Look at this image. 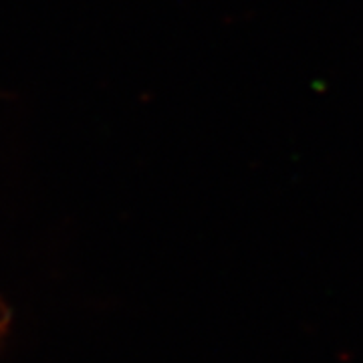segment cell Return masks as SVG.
<instances>
[{
    "label": "cell",
    "instance_id": "6da1fadb",
    "mask_svg": "<svg viewBox=\"0 0 363 363\" xmlns=\"http://www.w3.org/2000/svg\"><path fill=\"white\" fill-rule=\"evenodd\" d=\"M9 321H11V315L4 303H0V339L4 337L6 329H9Z\"/></svg>",
    "mask_w": 363,
    "mask_h": 363
}]
</instances>
